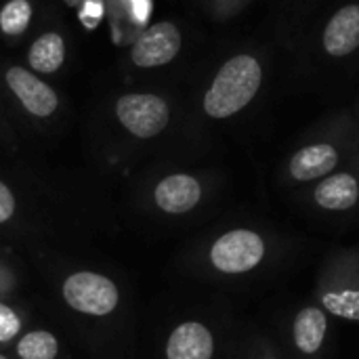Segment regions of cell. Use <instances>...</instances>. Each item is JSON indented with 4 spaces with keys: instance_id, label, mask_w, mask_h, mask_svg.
I'll return each mask as SVG.
<instances>
[{
    "instance_id": "cell-14",
    "label": "cell",
    "mask_w": 359,
    "mask_h": 359,
    "mask_svg": "<svg viewBox=\"0 0 359 359\" xmlns=\"http://www.w3.org/2000/svg\"><path fill=\"white\" fill-rule=\"evenodd\" d=\"M63 61H65V42L61 34L46 32L32 42L29 53H27V63L32 72L53 74L63 65Z\"/></svg>"
},
{
    "instance_id": "cell-21",
    "label": "cell",
    "mask_w": 359,
    "mask_h": 359,
    "mask_svg": "<svg viewBox=\"0 0 359 359\" xmlns=\"http://www.w3.org/2000/svg\"><path fill=\"white\" fill-rule=\"evenodd\" d=\"M244 0H215V6H217V15H221V17H229L233 11H238L240 8V4H242Z\"/></svg>"
},
{
    "instance_id": "cell-22",
    "label": "cell",
    "mask_w": 359,
    "mask_h": 359,
    "mask_svg": "<svg viewBox=\"0 0 359 359\" xmlns=\"http://www.w3.org/2000/svg\"><path fill=\"white\" fill-rule=\"evenodd\" d=\"M133 8L137 13V19L143 21L147 17V13L151 11V4H149V0H133Z\"/></svg>"
},
{
    "instance_id": "cell-18",
    "label": "cell",
    "mask_w": 359,
    "mask_h": 359,
    "mask_svg": "<svg viewBox=\"0 0 359 359\" xmlns=\"http://www.w3.org/2000/svg\"><path fill=\"white\" fill-rule=\"evenodd\" d=\"M240 359H284V358H282V353H280L273 345H269L265 339H255V341L246 347V351L242 353V358Z\"/></svg>"
},
{
    "instance_id": "cell-19",
    "label": "cell",
    "mask_w": 359,
    "mask_h": 359,
    "mask_svg": "<svg viewBox=\"0 0 359 359\" xmlns=\"http://www.w3.org/2000/svg\"><path fill=\"white\" fill-rule=\"evenodd\" d=\"M15 212V198L11 189L0 181V223H6Z\"/></svg>"
},
{
    "instance_id": "cell-20",
    "label": "cell",
    "mask_w": 359,
    "mask_h": 359,
    "mask_svg": "<svg viewBox=\"0 0 359 359\" xmlns=\"http://www.w3.org/2000/svg\"><path fill=\"white\" fill-rule=\"evenodd\" d=\"M101 2H97V0H88L86 4H84V8L80 11V19L88 25V27H93L99 19H101Z\"/></svg>"
},
{
    "instance_id": "cell-10",
    "label": "cell",
    "mask_w": 359,
    "mask_h": 359,
    "mask_svg": "<svg viewBox=\"0 0 359 359\" xmlns=\"http://www.w3.org/2000/svg\"><path fill=\"white\" fill-rule=\"evenodd\" d=\"M202 183L185 172L164 177L154 189L156 206L166 215H187L202 202Z\"/></svg>"
},
{
    "instance_id": "cell-2",
    "label": "cell",
    "mask_w": 359,
    "mask_h": 359,
    "mask_svg": "<svg viewBox=\"0 0 359 359\" xmlns=\"http://www.w3.org/2000/svg\"><path fill=\"white\" fill-rule=\"evenodd\" d=\"M269 259L267 238L250 227H236L219 233L206 250V267L221 280L248 278Z\"/></svg>"
},
{
    "instance_id": "cell-9",
    "label": "cell",
    "mask_w": 359,
    "mask_h": 359,
    "mask_svg": "<svg viewBox=\"0 0 359 359\" xmlns=\"http://www.w3.org/2000/svg\"><path fill=\"white\" fill-rule=\"evenodd\" d=\"M6 84L32 116L48 118L59 107L57 93L25 67H11L6 72Z\"/></svg>"
},
{
    "instance_id": "cell-4",
    "label": "cell",
    "mask_w": 359,
    "mask_h": 359,
    "mask_svg": "<svg viewBox=\"0 0 359 359\" xmlns=\"http://www.w3.org/2000/svg\"><path fill=\"white\" fill-rule=\"evenodd\" d=\"M116 118L130 135L139 139H151L168 126L170 107L158 95L130 93L116 101Z\"/></svg>"
},
{
    "instance_id": "cell-5",
    "label": "cell",
    "mask_w": 359,
    "mask_h": 359,
    "mask_svg": "<svg viewBox=\"0 0 359 359\" xmlns=\"http://www.w3.org/2000/svg\"><path fill=\"white\" fill-rule=\"evenodd\" d=\"M65 303L86 316H107L118 307L120 292L111 280L99 273L80 271L65 280L63 284Z\"/></svg>"
},
{
    "instance_id": "cell-1",
    "label": "cell",
    "mask_w": 359,
    "mask_h": 359,
    "mask_svg": "<svg viewBox=\"0 0 359 359\" xmlns=\"http://www.w3.org/2000/svg\"><path fill=\"white\" fill-rule=\"evenodd\" d=\"M263 84L261 61L250 53H240L227 59L212 78L202 107L208 118L225 120L240 114L259 95Z\"/></svg>"
},
{
    "instance_id": "cell-7",
    "label": "cell",
    "mask_w": 359,
    "mask_h": 359,
    "mask_svg": "<svg viewBox=\"0 0 359 359\" xmlns=\"http://www.w3.org/2000/svg\"><path fill=\"white\" fill-rule=\"evenodd\" d=\"M181 44L183 38L179 27L170 21H160L137 38L130 50V59L137 67H160L179 55Z\"/></svg>"
},
{
    "instance_id": "cell-6",
    "label": "cell",
    "mask_w": 359,
    "mask_h": 359,
    "mask_svg": "<svg viewBox=\"0 0 359 359\" xmlns=\"http://www.w3.org/2000/svg\"><path fill=\"white\" fill-rule=\"evenodd\" d=\"M288 337L297 358L322 359L330 337V316L318 303L303 305L290 320Z\"/></svg>"
},
{
    "instance_id": "cell-15",
    "label": "cell",
    "mask_w": 359,
    "mask_h": 359,
    "mask_svg": "<svg viewBox=\"0 0 359 359\" xmlns=\"http://www.w3.org/2000/svg\"><path fill=\"white\" fill-rule=\"evenodd\" d=\"M57 351H59L57 339L44 330L25 334L17 345V353L21 359H55Z\"/></svg>"
},
{
    "instance_id": "cell-13",
    "label": "cell",
    "mask_w": 359,
    "mask_h": 359,
    "mask_svg": "<svg viewBox=\"0 0 359 359\" xmlns=\"http://www.w3.org/2000/svg\"><path fill=\"white\" fill-rule=\"evenodd\" d=\"M313 202L322 210L345 212L358 206L359 179L351 172H337L324 177L313 189Z\"/></svg>"
},
{
    "instance_id": "cell-17",
    "label": "cell",
    "mask_w": 359,
    "mask_h": 359,
    "mask_svg": "<svg viewBox=\"0 0 359 359\" xmlns=\"http://www.w3.org/2000/svg\"><path fill=\"white\" fill-rule=\"evenodd\" d=\"M19 328H21V322H19L17 313L11 307L0 303V343L13 341L17 337Z\"/></svg>"
},
{
    "instance_id": "cell-8",
    "label": "cell",
    "mask_w": 359,
    "mask_h": 359,
    "mask_svg": "<svg viewBox=\"0 0 359 359\" xmlns=\"http://www.w3.org/2000/svg\"><path fill=\"white\" fill-rule=\"evenodd\" d=\"M219 337L200 320L179 324L166 341V359H217Z\"/></svg>"
},
{
    "instance_id": "cell-3",
    "label": "cell",
    "mask_w": 359,
    "mask_h": 359,
    "mask_svg": "<svg viewBox=\"0 0 359 359\" xmlns=\"http://www.w3.org/2000/svg\"><path fill=\"white\" fill-rule=\"evenodd\" d=\"M313 297L330 318L359 324V248L341 250L322 265Z\"/></svg>"
},
{
    "instance_id": "cell-16",
    "label": "cell",
    "mask_w": 359,
    "mask_h": 359,
    "mask_svg": "<svg viewBox=\"0 0 359 359\" xmlns=\"http://www.w3.org/2000/svg\"><path fill=\"white\" fill-rule=\"evenodd\" d=\"M32 21L29 0H8L0 11V29L6 36H19Z\"/></svg>"
},
{
    "instance_id": "cell-12",
    "label": "cell",
    "mask_w": 359,
    "mask_h": 359,
    "mask_svg": "<svg viewBox=\"0 0 359 359\" xmlns=\"http://www.w3.org/2000/svg\"><path fill=\"white\" fill-rule=\"evenodd\" d=\"M324 50L332 57H347L359 48V4H347L339 8L322 36Z\"/></svg>"
},
{
    "instance_id": "cell-11",
    "label": "cell",
    "mask_w": 359,
    "mask_h": 359,
    "mask_svg": "<svg viewBox=\"0 0 359 359\" xmlns=\"http://www.w3.org/2000/svg\"><path fill=\"white\" fill-rule=\"evenodd\" d=\"M339 164V149L330 143H311L301 147L288 162V175L299 183L328 177Z\"/></svg>"
},
{
    "instance_id": "cell-23",
    "label": "cell",
    "mask_w": 359,
    "mask_h": 359,
    "mask_svg": "<svg viewBox=\"0 0 359 359\" xmlns=\"http://www.w3.org/2000/svg\"><path fill=\"white\" fill-rule=\"evenodd\" d=\"M0 359H6V358H4V355H0Z\"/></svg>"
}]
</instances>
